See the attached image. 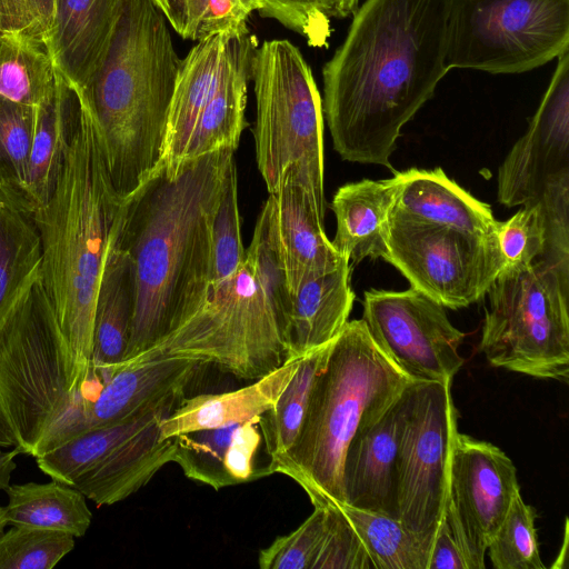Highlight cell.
<instances>
[{
    "mask_svg": "<svg viewBox=\"0 0 569 569\" xmlns=\"http://www.w3.org/2000/svg\"><path fill=\"white\" fill-rule=\"evenodd\" d=\"M244 28L247 24L198 41L181 60L160 166L176 168L184 161L199 114L223 76Z\"/></svg>",
    "mask_w": 569,
    "mask_h": 569,
    "instance_id": "obj_21",
    "label": "cell"
},
{
    "mask_svg": "<svg viewBox=\"0 0 569 569\" xmlns=\"http://www.w3.org/2000/svg\"><path fill=\"white\" fill-rule=\"evenodd\" d=\"M569 51V0H451L448 69L521 73Z\"/></svg>",
    "mask_w": 569,
    "mask_h": 569,
    "instance_id": "obj_10",
    "label": "cell"
},
{
    "mask_svg": "<svg viewBox=\"0 0 569 569\" xmlns=\"http://www.w3.org/2000/svg\"><path fill=\"white\" fill-rule=\"evenodd\" d=\"M52 192L32 219L40 240V273L67 340L79 386L92 355L94 307L109 244L123 207L109 177L87 97Z\"/></svg>",
    "mask_w": 569,
    "mask_h": 569,
    "instance_id": "obj_3",
    "label": "cell"
},
{
    "mask_svg": "<svg viewBox=\"0 0 569 569\" xmlns=\"http://www.w3.org/2000/svg\"><path fill=\"white\" fill-rule=\"evenodd\" d=\"M328 509V531L312 569H375L360 537L341 509Z\"/></svg>",
    "mask_w": 569,
    "mask_h": 569,
    "instance_id": "obj_45",
    "label": "cell"
},
{
    "mask_svg": "<svg viewBox=\"0 0 569 569\" xmlns=\"http://www.w3.org/2000/svg\"><path fill=\"white\" fill-rule=\"evenodd\" d=\"M535 519L532 507L517 493L487 548L493 568H546L539 553Z\"/></svg>",
    "mask_w": 569,
    "mask_h": 569,
    "instance_id": "obj_39",
    "label": "cell"
},
{
    "mask_svg": "<svg viewBox=\"0 0 569 569\" xmlns=\"http://www.w3.org/2000/svg\"><path fill=\"white\" fill-rule=\"evenodd\" d=\"M363 321L378 346L415 381H451L463 366L465 333L446 308L422 292L370 289L363 292Z\"/></svg>",
    "mask_w": 569,
    "mask_h": 569,
    "instance_id": "obj_13",
    "label": "cell"
},
{
    "mask_svg": "<svg viewBox=\"0 0 569 569\" xmlns=\"http://www.w3.org/2000/svg\"><path fill=\"white\" fill-rule=\"evenodd\" d=\"M451 0H366L323 66L322 110L342 160L393 169L402 127L447 67Z\"/></svg>",
    "mask_w": 569,
    "mask_h": 569,
    "instance_id": "obj_1",
    "label": "cell"
},
{
    "mask_svg": "<svg viewBox=\"0 0 569 569\" xmlns=\"http://www.w3.org/2000/svg\"><path fill=\"white\" fill-rule=\"evenodd\" d=\"M406 389L350 440L342 463L345 505L399 520L398 456Z\"/></svg>",
    "mask_w": 569,
    "mask_h": 569,
    "instance_id": "obj_17",
    "label": "cell"
},
{
    "mask_svg": "<svg viewBox=\"0 0 569 569\" xmlns=\"http://www.w3.org/2000/svg\"><path fill=\"white\" fill-rule=\"evenodd\" d=\"M237 426L238 423L176 436L172 462L189 479L214 490L233 486L226 469V458Z\"/></svg>",
    "mask_w": 569,
    "mask_h": 569,
    "instance_id": "obj_38",
    "label": "cell"
},
{
    "mask_svg": "<svg viewBox=\"0 0 569 569\" xmlns=\"http://www.w3.org/2000/svg\"><path fill=\"white\" fill-rule=\"evenodd\" d=\"M302 357L289 358L279 368L233 391L181 398L160 421V439L221 428L259 418L270 410L298 369Z\"/></svg>",
    "mask_w": 569,
    "mask_h": 569,
    "instance_id": "obj_23",
    "label": "cell"
},
{
    "mask_svg": "<svg viewBox=\"0 0 569 569\" xmlns=\"http://www.w3.org/2000/svg\"><path fill=\"white\" fill-rule=\"evenodd\" d=\"M209 287L236 273L246 262L238 209V179L232 157L224 172L210 228Z\"/></svg>",
    "mask_w": 569,
    "mask_h": 569,
    "instance_id": "obj_37",
    "label": "cell"
},
{
    "mask_svg": "<svg viewBox=\"0 0 569 569\" xmlns=\"http://www.w3.org/2000/svg\"><path fill=\"white\" fill-rule=\"evenodd\" d=\"M427 569H469L443 517L430 550Z\"/></svg>",
    "mask_w": 569,
    "mask_h": 569,
    "instance_id": "obj_48",
    "label": "cell"
},
{
    "mask_svg": "<svg viewBox=\"0 0 569 569\" xmlns=\"http://www.w3.org/2000/svg\"><path fill=\"white\" fill-rule=\"evenodd\" d=\"M17 12V31L40 38L48 34L54 0H14Z\"/></svg>",
    "mask_w": 569,
    "mask_h": 569,
    "instance_id": "obj_47",
    "label": "cell"
},
{
    "mask_svg": "<svg viewBox=\"0 0 569 569\" xmlns=\"http://www.w3.org/2000/svg\"><path fill=\"white\" fill-rule=\"evenodd\" d=\"M251 79L256 161L269 193L278 191L284 171L297 164L326 213L322 100L308 62L289 40H267L254 51Z\"/></svg>",
    "mask_w": 569,
    "mask_h": 569,
    "instance_id": "obj_7",
    "label": "cell"
},
{
    "mask_svg": "<svg viewBox=\"0 0 569 569\" xmlns=\"http://www.w3.org/2000/svg\"><path fill=\"white\" fill-rule=\"evenodd\" d=\"M272 194L291 295L302 282L350 261L328 239L323 229L325 213L318 206L310 180L297 164L284 171L278 191Z\"/></svg>",
    "mask_w": 569,
    "mask_h": 569,
    "instance_id": "obj_18",
    "label": "cell"
},
{
    "mask_svg": "<svg viewBox=\"0 0 569 569\" xmlns=\"http://www.w3.org/2000/svg\"><path fill=\"white\" fill-rule=\"evenodd\" d=\"M79 118L78 93L57 70L56 84L36 108L26 194L31 212L50 197Z\"/></svg>",
    "mask_w": 569,
    "mask_h": 569,
    "instance_id": "obj_28",
    "label": "cell"
},
{
    "mask_svg": "<svg viewBox=\"0 0 569 569\" xmlns=\"http://www.w3.org/2000/svg\"><path fill=\"white\" fill-rule=\"evenodd\" d=\"M40 266V240L32 214L0 198V309Z\"/></svg>",
    "mask_w": 569,
    "mask_h": 569,
    "instance_id": "obj_35",
    "label": "cell"
},
{
    "mask_svg": "<svg viewBox=\"0 0 569 569\" xmlns=\"http://www.w3.org/2000/svg\"><path fill=\"white\" fill-rule=\"evenodd\" d=\"M259 420L260 417L238 423L234 430L226 458V469L233 486L269 475L267 467L254 468V457L261 441Z\"/></svg>",
    "mask_w": 569,
    "mask_h": 569,
    "instance_id": "obj_46",
    "label": "cell"
},
{
    "mask_svg": "<svg viewBox=\"0 0 569 569\" xmlns=\"http://www.w3.org/2000/svg\"><path fill=\"white\" fill-rule=\"evenodd\" d=\"M353 301L350 261L302 282L292 293L289 358L303 357L336 339Z\"/></svg>",
    "mask_w": 569,
    "mask_h": 569,
    "instance_id": "obj_26",
    "label": "cell"
},
{
    "mask_svg": "<svg viewBox=\"0 0 569 569\" xmlns=\"http://www.w3.org/2000/svg\"><path fill=\"white\" fill-rule=\"evenodd\" d=\"M178 402L139 416L131 430L73 487L97 506H111L146 486L173 460L174 437L160 439V421Z\"/></svg>",
    "mask_w": 569,
    "mask_h": 569,
    "instance_id": "obj_19",
    "label": "cell"
},
{
    "mask_svg": "<svg viewBox=\"0 0 569 569\" xmlns=\"http://www.w3.org/2000/svg\"><path fill=\"white\" fill-rule=\"evenodd\" d=\"M397 179H362L341 186L330 208L336 217L335 249L353 263L383 258L388 220L395 204Z\"/></svg>",
    "mask_w": 569,
    "mask_h": 569,
    "instance_id": "obj_24",
    "label": "cell"
},
{
    "mask_svg": "<svg viewBox=\"0 0 569 569\" xmlns=\"http://www.w3.org/2000/svg\"><path fill=\"white\" fill-rule=\"evenodd\" d=\"M56 84V68L46 42L21 31L0 30V96L33 108Z\"/></svg>",
    "mask_w": 569,
    "mask_h": 569,
    "instance_id": "obj_30",
    "label": "cell"
},
{
    "mask_svg": "<svg viewBox=\"0 0 569 569\" xmlns=\"http://www.w3.org/2000/svg\"><path fill=\"white\" fill-rule=\"evenodd\" d=\"M79 391L39 266L0 309V406L21 453L38 455Z\"/></svg>",
    "mask_w": 569,
    "mask_h": 569,
    "instance_id": "obj_6",
    "label": "cell"
},
{
    "mask_svg": "<svg viewBox=\"0 0 569 569\" xmlns=\"http://www.w3.org/2000/svg\"><path fill=\"white\" fill-rule=\"evenodd\" d=\"M246 262L262 288L289 349L292 295L287 281L278 234L273 194L269 196L257 219L250 246L246 249Z\"/></svg>",
    "mask_w": 569,
    "mask_h": 569,
    "instance_id": "obj_33",
    "label": "cell"
},
{
    "mask_svg": "<svg viewBox=\"0 0 569 569\" xmlns=\"http://www.w3.org/2000/svg\"><path fill=\"white\" fill-rule=\"evenodd\" d=\"M360 0H263L260 16L299 33L315 48L327 47L331 19L352 16Z\"/></svg>",
    "mask_w": 569,
    "mask_h": 569,
    "instance_id": "obj_40",
    "label": "cell"
},
{
    "mask_svg": "<svg viewBox=\"0 0 569 569\" xmlns=\"http://www.w3.org/2000/svg\"><path fill=\"white\" fill-rule=\"evenodd\" d=\"M21 453L19 447H14L10 451H0V491L10 486L11 475L17 468L14 458Z\"/></svg>",
    "mask_w": 569,
    "mask_h": 569,
    "instance_id": "obj_49",
    "label": "cell"
},
{
    "mask_svg": "<svg viewBox=\"0 0 569 569\" xmlns=\"http://www.w3.org/2000/svg\"><path fill=\"white\" fill-rule=\"evenodd\" d=\"M480 351L492 367L567 382L569 276L542 259L505 268L487 292Z\"/></svg>",
    "mask_w": 569,
    "mask_h": 569,
    "instance_id": "obj_8",
    "label": "cell"
},
{
    "mask_svg": "<svg viewBox=\"0 0 569 569\" xmlns=\"http://www.w3.org/2000/svg\"><path fill=\"white\" fill-rule=\"evenodd\" d=\"M451 381H413L406 407L398 456L399 521L433 543L448 490L457 411Z\"/></svg>",
    "mask_w": 569,
    "mask_h": 569,
    "instance_id": "obj_12",
    "label": "cell"
},
{
    "mask_svg": "<svg viewBox=\"0 0 569 569\" xmlns=\"http://www.w3.org/2000/svg\"><path fill=\"white\" fill-rule=\"evenodd\" d=\"M0 30L17 31L14 0H0Z\"/></svg>",
    "mask_w": 569,
    "mask_h": 569,
    "instance_id": "obj_50",
    "label": "cell"
},
{
    "mask_svg": "<svg viewBox=\"0 0 569 569\" xmlns=\"http://www.w3.org/2000/svg\"><path fill=\"white\" fill-rule=\"evenodd\" d=\"M183 357L256 380L289 359L286 337L247 262L208 288L202 307L156 346L121 363Z\"/></svg>",
    "mask_w": 569,
    "mask_h": 569,
    "instance_id": "obj_9",
    "label": "cell"
},
{
    "mask_svg": "<svg viewBox=\"0 0 569 569\" xmlns=\"http://www.w3.org/2000/svg\"><path fill=\"white\" fill-rule=\"evenodd\" d=\"M123 0H54L46 46L56 70L84 89L109 50Z\"/></svg>",
    "mask_w": 569,
    "mask_h": 569,
    "instance_id": "obj_20",
    "label": "cell"
},
{
    "mask_svg": "<svg viewBox=\"0 0 569 569\" xmlns=\"http://www.w3.org/2000/svg\"><path fill=\"white\" fill-rule=\"evenodd\" d=\"M201 366L198 360L183 357H158L118 366L83 406L63 442L179 401Z\"/></svg>",
    "mask_w": 569,
    "mask_h": 569,
    "instance_id": "obj_16",
    "label": "cell"
},
{
    "mask_svg": "<svg viewBox=\"0 0 569 569\" xmlns=\"http://www.w3.org/2000/svg\"><path fill=\"white\" fill-rule=\"evenodd\" d=\"M4 507L8 525L62 531L79 538L86 535L92 512L86 496L76 487L51 479L49 482L10 485Z\"/></svg>",
    "mask_w": 569,
    "mask_h": 569,
    "instance_id": "obj_29",
    "label": "cell"
},
{
    "mask_svg": "<svg viewBox=\"0 0 569 569\" xmlns=\"http://www.w3.org/2000/svg\"><path fill=\"white\" fill-rule=\"evenodd\" d=\"M117 229L118 224L107 251L98 287L89 365L108 375L124 360L134 307L132 267L118 243Z\"/></svg>",
    "mask_w": 569,
    "mask_h": 569,
    "instance_id": "obj_27",
    "label": "cell"
},
{
    "mask_svg": "<svg viewBox=\"0 0 569 569\" xmlns=\"http://www.w3.org/2000/svg\"><path fill=\"white\" fill-rule=\"evenodd\" d=\"M329 525L328 507L313 512L293 531L278 536L258 556L261 569H312Z\"/></svg>",
    "mask_w": 569,
    "mask_h": 569,
    "instance_id": "obj_42",
    "label": "cell"
},
{
    "mask_svg": "<svg viewBox=\"0 0 569 569\" xmlns=\"http://www.w3.org/2000/svg\"><path fill=\"white\" fill-rule=\"evenodd\" d=\"M410 287L449 309L485 296L503 269L497 239L421 221L392 208L382 258Z\"/></svg>",
    "mask_w": 569,
    "mask_h": 569,
    "instance_id": "obj_11",
    "label": "cell"
},
{
    "mask_svg": "<svg viewBox=\"0 0 569 569\" xmlns=\"http://www.w3.org/2000/svg\"><path fill=\"white\" fill-rule=\"evenodd\" d=\"M18 447L14 431L0 406V448Z\"/></svg>",
    "mask_w": 569,
    "mask_h": 569,
    "instance_id": "obj_51",
    "label": "cell"
},
{
    "mask_svg": "<svg viewBox=\"0 0 569 569\" xmlns=\"http://www.w3.org/2000/svg\"><path fill=\"white\" fill-rule=\"evenodd\" d=\"M254 1L258 3V6H259L258 12H260L263 9V0H254Z\"/></svg>",
    "mask_w": 569,
    "mask_h": 569,
    "instance_id": "obj_53",
    "label": "cell"
},
{
    "mask_svg": "<svg viewBox=\"0 0 569 569\" xmlns=\"http://www.w3.org/2000/svg\"><path fill=\"white\" fill-rule=\"evenodd\" d=\"M557 59L527 131L498 169L497 198L506 207L537 201L550 181L569 172V51Z\"/></svg>",
    "mask_w": 569,
    "mask_h": 569,
    "instance_id": "obj_15",
    "label": "cell"
},
{
    "mask_svg": "<svg viewBox=\"0 0 569 569\" xmlns=\"http://www.w3.org/2000/svg\"><path fill=\"white\" fill-rule=\"evenodd\" d=\"M517 469L497 446L457 432L443 511L469 569H483L487 548L520 492Z\"/></svg>",
    "mask_w": 569,
    "mask_h": 569,
    "instance_id": "obj_14",
    "label": "cell"
},
{
    "mask_svg": "<svg viewBox=\"0 0 569 569\" xmlns=\"http://www.w3.org/2000/svg\"><path fill=\"white\" fill-rule=\"evenodd\" d=\"M74 543L62 531L12 526L0 535V569H51Z\"/></svg>",
    "mask_w": 569,
    "mask_h": 569,
    "instance_id": "obj_41",
    "label": "cell"
},
{
    "mask_svg": "<svg viewBox=\"0 0 569 569\" xmlns=\"http://www.w3.org/2000/svg\"><path fill=\"white\" fill-rule=\"evenodd\" d=\"M181 59L151 0H123L103 63L84 89L109 177L126 200L160 166Z\"/></svg>",
    "mask_w": 569,
    "mask_h": 569,
    "instance_id": "obj_4",
    "label": "cell"
},
{
    "mask_svg": "<svg viewBox=\"0 0 569 569\" xmlns=\"http://www.w3.org/2000/svg\"><path fill=\"white\" fill-rule=\"evenodd\" d=\"M8 526V520L6 517L4 507L0 506V535L4 531V528Z\"/></svg>",
    "mask_w": 569,
    "mask_h": 569,
    "instance_id": "obj_52",
    "label": "cell"
},
{
    "mask_svg": "<svg viewBox=\"0 0 569 569\" xmlns=\"http://www.w3.org/2000/svg\"><path fill=\"white\" fill-rule=\"evenodd\" d=\"M232 157L234 150L221 149L176 168L159 166L123 201L117 240L134 279L123 362L156 346L202 307L209 288L211 221Z\"/></svg>",
    "mask_w": 569,
    "mask_h": 569,
    "instance_id": "obj_2",
    "label": "cell"
},
{
    "mask_svg": "<svg viewBox=\"0 0 569 569\" xmlns=\"http://www.w3.org/2000/svg\"><path fill=\"white\" fill-rule=\"evenodd\" d=\"M183 39L200 41L247 24L254 0H151Z\"/></svg>",
    "mask_w": 569,
    "mask_h": 569,
    "instance_id": "obj_36",
    "label": "cell"
},
{
    "mask_svg": "<svg viewBox=\"0 0 569 569\" xmlns=\"http://www.w3.org/2000/svg\"><path fill=\"white\" fill-rule=\"evenodd\" d=\"M360 537L375 569H427L431 543L399 520L339 507Z\"/></svg>",
    "mask_w": 569,
    "mask_h": 569,
    "instance_id": "obj_31",
    "label": "cell"
},
{
    "mask_svg": "<svg viewBox=\"0 0 569 569\" xmlns=\"http://www.w3.org/2000/svg\"><path fill=\"white\" fill-rule=\"evenodd\" d=\"M36 108L0 96V198L31 213L26 187Z\"/></svg>",
    "mask_w": 569,
    "mask_h": 569,
    "instance_id": "obj_34",
    "label": "cell"
},
{
    "mask_svg": "<svg viewBox=\"0 0 569 569\" xmlns=\"http://www.w3.org/2000/svg\"><path fill=\"white\" fill-rule=\"evenodd\" d=\"M393 209L411 218L457 229L475 237H496L497 220L489 204L478 200L441 168L395 171Z\"/></svg>",
    "mask_w": 569,
    "mask_h": 569,
    "instance_id": "obj_22",
    "label": "cell"
},
{
    "mask_svg": "<svg viewBox=\"0 0 569 569\" xmlns=\"http://www.w3.org/2000/svg\"><path fill=\"white\" fill-rule=\"evenodd\" d=\"M332 341L301 358L297 371L274 406L260 417L259 427L270 461L286 453L293 445L313 382L327 362Z\"/></svg>",
    "mask_w": 569,
    "mask_h": 569,
    "instance_id": "obj_32",
    "label": "cell"
},
{
    "mask_svg": "<svg viewBox=\"0 0 569 569\" xmlns=\"http://www.w3.org/2000/svg\"><path fill=\"white\" fill-rule=\"evenodd\" d=\"M506 221L497 222L496 239L505 268L531 264L542 254L545 230L538 202L523 206Z\"/></svg>",
    "mask_w": 569,
    "mask_h": 569,
    "instance_id": "obj_43",
    "label": "cell"
},
{
    "mask_svg": "<svg viewBox=\"0 0 569 569\" xmlns=\"http://www.w3.org/2000/svg\"><path fill=\"white\" fill-rule=\"evenodd\" d=\"M413 381L378 346L363 319L348 321L313 382L293 445L269 461V475L290 477L313 507L345 505L342 463L350 440Z\"/></svg>",
    "mask_w": 569,
    "mask_h": 569,
    "instance_id": "obj_5",
    "label": "cell"
},
{
    "mask_svg": "<svg viewBox=\"0 0 569 569\" xmlns=\"http://www.w3.org/2000/svg\"><path fill=\"white\" fill-rule=\"evenodd\" d=\"M258 41L248 27L239 34L214 92L202 108L184 160L221 149L236 151L246 122L247 89Z\"/></svg>",
    "mask_w": 569,
    "mask_h": 569,
    "instance_id": "obj_25",
    "label": "cell"
},
{
    "mask_svg": "<svg viewBox=\"0 0 569 569\" xmlns=\"http://www.w3.org/2000/svg\"><path fill=\"white\" fill-rule=\"evenodd\" d=\"M537 202L545 230V244L539 259L569 276V172L550 181Z\"/></svg>",
    "mask_w": 569,
    "mask_h": 569,
    "instance_id": "obj_44",
    "label": "cell"
}]
</instances>
